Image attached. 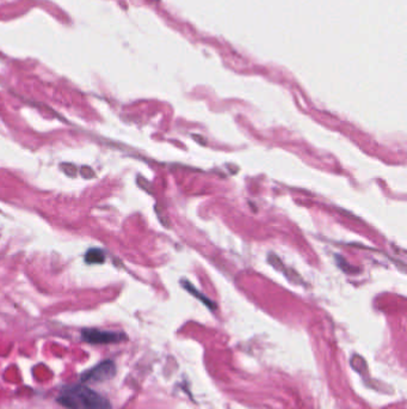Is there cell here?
I'll return each mask as SVG.
<instances>
[{"instance_id":"3957f363","label":"cell","mask_w":407,"mask_h":409,"mask_svg":"<svg viewBox=\"0 0 407 409\" xmlns=\"http://www.w3.org/2000/svg\"><path fill=\"white\" fill-rule=\"evenodd\" d=\"M115 373H116L115 364L111 360H106L100 362L90 371H86L81 376V380L82 382H105L113 378Z\"/></svg>"},{"instance_id":"277c9868","label":"cell","mask_w":407,"mask_h":409,"mask_svg":"<svg viewBox=\"0 0 407 409\" xmlns=\"http://www.w3.org/2000/svg\"><path fill=\"white\" fill-rule=\"evenodd\" d=\"M85 261L89 264H100L105 261V255L100 249H90L85 255Z\"/></svg>"},{"instance_id":"7a4b0ae2","label":"cell","mask_w":407,"mask_h":409,"mask_svg":"<svg viewBox=\"0 0 407 409\" xmlns=\"http://www.w3.org/2000/svg\"><path fill=\"white\" fill-rule=\"evenodd\" d=\"M82 340L92 344H105V343H117L124 341L127 336L123 333L105 332L99 329H84L81 333Z\"/></svg>"},{"instance_id":"6da1fadb","label":"cell","mask_w":407,"mask_h":409,"mask_svg":"<svg viewBox=\"0 0 407 409\" xmlns=\"http://www.w3.org/2000/svg\"><path fill=\"white\" fill-rule=\"evenodd\" d=\"M57 402L68 409H111L105 397L84 385L63 387Z\"/></svg>"}]
</instances>
